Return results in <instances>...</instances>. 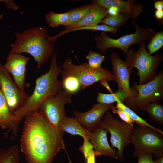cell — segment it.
<instances>
[{
  "label": "cell",
  "mask_w": 163,
  "mask_h": 163,
  "mask_svg": "<svg viewBox=\"0 0 163 163\" xmlns=\"http://www.w3.org/2000/svg\"><path fill=\"white\" fill-rule=\"evenodd\" d=\"M24 118L20 145L27 163H52L58 152L65 150L64 133L52 125L38 111Z\"/></svg>",
  "instance_id": "1"
},
{
  "label": "cell",
  "mask_w": 163,
  "mask_h": 163,
  "mask_svg": "<svg viewBox=\"0 0 163 163\" xmlns=\"http://www.w3.org/2000/svg\"><path fill=\"white\" fill-rule=\"evenodd\" d=\"M62 71V67L57 63V54L55 53L52 57L48 72L37 78L32 94L22 106L13 113L17 117L14 128L16 132L20 122L24 118L38 112L39 107L45 99L63 89L62 81L58 79Z\"/></svg>",
  "instance_id": "2"
},
{
  "label": "cell",
  "mask_w": 163,
  "mask_h": 163,
  "mask_svg": "<svg viewBox=\"0 0 163 163\" xmlns=\"http://www.w3.org/2000/svg\"><path fill=\"white\" fill-rule=\"evenodd\" d=\"M48 29L43 26L29 28L21 33L15 32V40L9 52L31 55L40 69L55 53L54 46L49 41Z\"/></svg>",
  "instance_id": "3"
},
{
  "label": "cell",
  "mask_w": 163,
  "mask_h": 163,
  "mask_svg": "<svg viewBox=\"0 0 163 163\" xmlns=\"http://www.w3.org/2000/svg\"><path fill=\"white\" fill-rule=\"evenodd\" d=\"M126 55L125 62L130 72L134 67L138 70L136 74L139 77V85L144 84L156 76V69L163 59L161 52L150 54L146 49L145 42L140 43L138 51L130 49Z\"/></svg>",
  "instance_id": "4"
},
{
  "label": "cell",
  "mask_w": 163,
  "mask_h": 163,
  "mask_svg": "<svg viewBox=\"0 0 163 163\" xmlns=\"http://www.w3.org/2000/svg\"><path fill=\"white\" fill-rule=\"evenodd\" d=\"M134 128L131 144L134 148L133 156L150 153L158 158L163 156V132L145 126L137 125Z\"/></svg>",
  "instance_id": "5"
},
{
  "label": "cell",
  "mask_w": 163,
  "mask_h": 163,
  "mask_svg": "<svg viewBox=\"0 0 163 163\" xmlns=\"http://www.w3.org/2000/svg\"><path fill=\"white\" fill-rule=\"evenodd\" d=\"M132 24L135 28V32L118 39L110 38L104 32L96 35L94 38L96 48L100 50L101 53H104L110 48H117L122 50L126 55L130 46L142 42L149 41L155 34L152 29L142 27L134 21H133Z\"/></svg>",
  "instance_id": "6"
},
{
  "label": "cell",
  "mask_w": 163,
  "mask_h": 163,
  "mask_svg": "<svg viewBox=\"0 0 163 163\" xmlns=\"http://www.w3.org/2000/svg\"><path fill=\"white\" fill-rule=\"evenodd\" d=\"M132 88L136 91L137 95L128 97L124 103L133 111L140 110L150 103L158 102L163 98V70L147 83L138 85L135 82Z\"/></svg>",
  "instance_id": "7"
},
{
  "label": "cell",
  "mask_w": 163,
  "mask_h": 163,
  "mask_svg": "<svg viewBox=\"0 0 163 163\" xmlns=\"http://www.w3.org/2000/svg\"><path fill=\"white\" fill-rule=\"evenodd\" d=\"M62 68L61 74L62 78L69 76L76 77L80 82L82 90L101 80H113L112 73L110 71L101 67L97 69H92L86 62L75 65L69 57L65 59Z\"/></svg>",
  "instance_id": "8"
},
{
  "label": "cell",
  "mask_w": 163,
  "mask_h": 163,
  "mask_svg": "<svg viewBox=\"0 0 163 163\" xmlns=\"http://www.w3.org/2000/svg\"><path fill=\"white\" fill-rule=\"evenodd\" d=\"M99 126L106 129L110 133L112 146L117 149V156L118 158L123 161L124 159L123 150L131 144V138L134 128L122 120L113 118L109 111L102 118Z\"/></svg>",
  "instance_id": "9"
},
{
  "label": "cell",
  "mask_w": 163,
  "mask_h": 163,
  "mask_svg": "<svg viewBox=\"0 0 163 163\" xmlns=\"http://www.w3.org/2000/svg\"><path fill=\"white\" fill-rule=\"evenodd\" d=\"M72 96L62 89L45 99L39 107L38 112L50 124L58 129L60 122L67 117L65 106L71 103Z\"/></svg>",
  "instance_id": "10"
},
{
  "label": "cell",
  "mask_w": 163,
  "mask_h": 163,
  "mask_svg": "<svg viewBox=\"0 0 163 163\" xmlns=\"http://www.w3.org/2000/svg\"><path fill=\"white\" fill-rule=\"evenodd\" d=\"M0 88L12 113L23 105L29 96L18 87L4 65L0 63Z\"/></svg>",
  "instance_id": "11"
},
{
  "label": "cell",
  "mask_w": 163,
  "mask_h": 163,
  "mask_svg": "<svg viewBox=\"0 0 163 163\" xmlns=\"http://www.w3.org/2000/svg\"><path fill=\"white\" fill-rule=\"evenodd\" d=\"M113 106V104L95 103L88 111L81 112L74 111L73 113L84 128L92 132L99 126L103 115Z\"/></svg>",
  "instance_id": "12"
},
{
  "label": "cell",
  "mask_w": 163,
  "mask_h": 163,
  "mask_svg": "<svg viewBox=\"0 0 163 163\" xmlns=\"http://www.w3.org/2000/svg\"><path fill=\"white\" fill-rule=\"evenodd\" d=\"M30 58L21 54L9 52L4 65L5 68L13 76L18 87L24 91L25 86L26 66Z\"/></svg>",
  "instance_id": "13"
},
{
  "label": "cell",
  "mask_w": 163,
  "mask_h": 163,
  "mask_svg": "<svg viewBox=\"0 0 163 163\" xmlns=\"http://www.w3.org/2000/svg\"><path fill=\"white\" fill-rule=\"evenodd\" d=\"M111 60L113 79L117 83L118 88H122L128 97L136 96V92L129 85L131 73L125 62L121 60L115 52L111 53Z\"/></svg>",
  "instance_id": "14"
},
{
  "label": "cell",
  "mask_w": 163,
  "mask_h": 163,
  "mask_svg": "<svg viewBox=\"0 0 163 163\" xmlns=\"http://www.w3.org/2000/svg\"><path fill=\"white\" fill-rule=\"evenodd\" d=\"M89 141L94 149L95 156H105L118 159L117 156V150L109 144L107 135L108 130L98 126L93 132H91Z\"/></svg>",
  "instance_id": "15"
},
{
  "label": "cell",
  "mask_w": 163,
  "mask_h": 163,
  "mask_svg": "<svg viewBox=\"0 0 163 163\" xmlns=\"http://www.w3.org/2000/svg\"><path fill=\"white\" fill-rule=\"evenodd\" d=\"M92 1L107 9L112 7H116L120 13L129 15L133 21H134L143 11V5L137 4L135 1L133 0H93Z\"/></svg>",
  "instance_id": "16"
},
{
  "label": "cell",
  "mask_w": 163,
  "mask_h": 163,
  "mask_svg": "<svg viewBox=\"0 0 163 163\" xmlns=\"http://www.w3.org/2000/svg\"><path fill=\"white\" fill-rule=\"evenodd\" d=\"M89 11L78 23L67 27H65L63 30L98 24L108 15L107 9L104 8L92 1Z\"/></svg>",
  "instance_id": "17"
},
{
  "label": "cell",
  "mask_w": 163,
  "mask_h": 163,
  "mask_svg": "<svg viewBox=\"0 0 163 163\" xmlns=\"http://www.w3.org/2000/svg\"><path fill=\"white\" fill-rule=\"evenodd\" d=\"M17 117L9 110L6 100L0 88V128L8 129L13 135Z\"/></svg>",
  "instance_id": "18"
},
{
  "label": "cell",
  "mask_w": 163,
  "mask_h": 163,
  "mask_svg": "<svg viewBox=\"0 0 163 163\" xmlns=\"http://www.w3.org/2000/svg\"><path fill=\"white\" fill-rule=\"evenodd\" d=\"M58 129L63 133L66 132L73 135L88 137L90 140L91 132L84 128L75 117H67L59 124Z\"/></svg>",
  "instance_id": "19"
},
{
  "label": "cell",
  "mask_w": 163,
  "mask_h": 163,
  "mask_svg": "<svg viewBox=\"0 0 163 163\" xmlns=\"http://www.w3.org/2000/svg\"><path fill=\"white\" fill-rule=\"evenodd\" d=\"M70 10L63 13H57L50 11L45 16V19L49 25L56 28L60 25L65 27L68 23L71 14Z\"/></svg>",
  "instance_id": "20"
},
{
  "label": "cell",
  "mask_w": 163,
  "mask_h": 163,
  "mask_svg": "<svg viewBox=\"0 0 163 163\" xmlns=\"http://www.w3.org/2000/svg\"><path fill=\"white\" fill-rule=\"evenodd\" d=\"M87 30L101 31L102 32H108L113 34L116 33L118 32V27H113L104 24L101 25L97 24L73 28L67 30H63L61 31L57 35L51 36L50 39L52 42H55L56 40L58 37L64 34L73 31Z\"/></svg>",
  "instance_id": "21"
},
{
  "label": "cell",
  "mask_w": 163,
  "mask_h": 163,
  "mask_svg": "<svg viewBox=\"0 0 163 163\" xmlns=\"http://www.w3.org/2000/svg\"><path fill=\"white\" fill-rule=\"evenodd\" d=\"M128 97L123 89L118 88L116 92L110 94L99 92L97 97L96 101L99 103L111 104L116 102L117 99H118L124 104L125 100Z\"/></svg>",
  "instance_id": "22"
},
{
  "label": "cell",
  "mask_w": 163,
  "mask_h": 163,
  "mask_svg": "<svg viewBox=\"0 0 163 163\" xmlns=\"http://www.w3.org/2000/svg\"><path fill=\"white\" fill-rule=\"evenodd\" d=\"M149 114L151 119L155 123L163 125V105L158 102L150 103L140 110Z\"/></svg>",
  "instance_id": "23"
},
{
  "label": "cell",
  "mask_w": 163,
  "mask_h": 163,
  "mask_svg": "<svg viewBox=\"0 0 163 163\" xmlns=\"http://www.w3.org/2000/svg\"><path fill=\"white\" fill-rule=\"evenodd\" d=\"M20 158L18 147L16 145L7 149H0V163H19Z\"/></svg>",
  "instance_id": "24"
},
{
  "label": "cell",
  "mask_w": 163,
  "mask_h": 163,
  "mask_svg": "<svg viewBox=\"0 0 163 163\" xmlns=\"http://www.w3.org/2000/svg\"><path fill=\"white\" fill-rule=\"evenodd\" d=\"M91 5L87 4L70 10L69 21L65 27L74 25L79 21L90 10Z\"/></svg>",
  "instance_id": "25"
},
{
  "label": "cell",
  "mask_w": 163,
  "mask_h": 163,
  "mask_svg": "<svg viewBox=\"0 0 163 163\" xmlns=\"http://www.w3.org/2000/svg\"><path fill=\"white\" fill-rule=\"evenodd\" d=\"M62 82L63 90L72 95L81 89L80 82L75 77L69 76L62 78Z\"/></svg>",
  "instance_id": "26"
},
{
  "label": "cell",
  "mask_w": 163,
  "mask_h": 163,
  "mask_svg": "<svg viewBox=\"0 0 163 163\" xmlns=\"http://www.w3.org/2000/svg\"><path fill=\"white\" fill-rule=\"evenodd\" d=\"M129 18L130 17L129 15L121 13L114 16L108 15L102 20L100 23L109 26L118 28L125 23Z\"/></svg>",
  "instance_id": "27"
},
{
  "label": "cell",
  "mask_w": 163,
  "mask_h": 163,
  "mask_svg": "<svg viewBox=\"0 0 163 163\" xmlns=\"http://www.w3.org/2000/svg\"><path fill=\"white\" fill-rule=\"evenodd\" d=\"M116 102V105L120 107L126 112L129 115L133 121L134 122H135L137 125L146 126L153 129H157L150 125L145 120L139 117L134 111L122 103L118 99H117Z\"/></svg>",
  "instance_id": "28"
},
{
  "label": "cell",
  "mask_w": 163,
  "mask_h": 163,
  "mask_svg": "<svg viewBox=\"0 0 163 163\" xmlns=\"http://www.w3.org/2000/svg\"><path fill=\"white\" fill-rule=\"evenodd\" d=\"M163 46V32L155 34L147 46L148 53L151 55L158 51Z\"/></svg>",
  "instance_id": "29"
},
{
  "label": "cell",
  "mask_w": 163,
  "mask_h": 163,
  "mask_svg": "<svg viewBox=\"0 0 163 163\" xmlns=\"http://www.w3.org/2000/svg\"><path fill=\"white\" fill-rule=\"evenodd\" d=\"M105 56L99 53L92 50L89 51L86 56V58L88 61V65L93 69H97L101 68V65L104 60Z\"/></svg>",
  "instance_id": "30"
},
{
  "label": "cell",
  "mask_w": 163,
  "mask_h": 163,
  "mask_svg": "<svg viewBox=\"0 0 163 163\" xmlns=\"http://www.w3.org/2000/svg\"><path fill=\"white\" fill-rule=\"evenodd\" d=\"M110 109L113 113L117 114L123 121L134 128L133 123L134 122L129 115L121 108L116 105L113 106Z\"/></svg>",
  "instance_id": "31"
},
{
  "label": "cell",
  "mask_w": 163,
  "mask_h": 163,
  "mask_svg": "<svg viewBox=\"0 0 163 163\" xmlns=\"http://www.w3.org/2000/svg\"><path fill=\"white\" fill-rule=\"evenodd\" d=\"M83 138V144L79 150L83 153L85 158L94 150L93 145L89 141L88 138L86 136H84Z\"/></svg>",
  "instance_id": "32"
},
{
  "label": "cell",
  "mask_w": 163,
  "mask_h": 163,
  "mask_svg": "<svg viewBox=\"0 0 163 163\" xmlns=\"http://www.w3.org/2000/svg\"><path fill=\"white\" fill-rule=\"evenodd\" d=\"M138 158L137 163H154L152 159V154L150 153H146L139 155L137 157Z\"/></svg>",
  "instance_id": "33"
},
{
  "label": "cell",
  "mask_w": 163,
  "mask_h": 163,
  "mask_svg": "<svg viewBox=\"0 0 163 163\" xmlns=\"http://www.w3.org/2000/svg\"><path fill=\"white\" fill-rule=\"evenodd\" d=\"M108 15L110 16H116L120 13L118 9L115 7H112L107 8Z\"/></svg>",
  "instance_id": "34"
},
{
  "label": "cell",
  "mask_w": 163,
  "mask_h": 163,
  "mask_svg": "<svg viewBox=\"0 0 163 163\" xmlns=\"http://www.w3.org/2000/svg\"><path fill=\"white\" fill-rule=\"evenodd\" d=\"M95 156L94 151L85 158L86 163H95Z\"/></svg>",
  "instance_id": "35"
},
{
  "label": "cell",
  "mask_w": 163,
  "mask_h": 163,
  "mask_svg": "<svg viewBox=\"0 0 163 163\" xmlns=\"http://www.w3.org/2000/svg\"><path fill=\"white\" fill-rule=\"evenodd\" d=\"M154 7L156 10H163V1L159 0L155 1L154 4Z\"/></svg>",
  "instance_id": "36"
},
{
  "label": "cell",
  "mask_w": 163,
  "mask_h": 163,
  "mask_svg": "<svg viewBox=\"0 0 163 163\" xmlns=\"http://www.w3.org/2000/svg\"><path fill=\"white\" fill-rule=\"evenodd\" d=\"M99 82L101 85L107 88L111 93H113L109 86L108 81L106 80H102L100 81Z\"/></svg>",
  "instance_id": "37"
},
{
  "label": "cell",
  "mask_w": 163,
  "mask_h": 163,
  "mask_svg": "<svg viewBox=\"0 0 163 163\" xmlns=\"http://www.w3.org/2000/svg\"><path fill=\"white\" fill-rule=\"evenodd\" d=\"M155 16L158 19H162L163 18V10H156L155 13Z\"/></svg>",
  "instance_id": "38"
},
{
  "label": "cell",
  "mask_w": 163,
  "mask_h": 163,
  "mask_svg": "<svg viewBox=\"0 0 163 163\" xmlns=\"http://www.w3.org/2000/svg\"><path fill=\"white\" fill-rule=\"evenodd\" d=\"M154 163H163V156L159 158L158 159L153 161Z\"/></svg>",
  "instance_id": "39"
},
{
  "label": "cell",
  "mask_w": 163,
  "mask_h": 163,
  "mask_svg": "<svg viewBox=\"0 0 163 163\" xmlns=\"http://www.w3.org/2000/svg\"><path fill=\"white\" fill-rule=\"evenodd\" d=\"M7 0H0V2H3L5 3L7 2Z\"/></svg>",
  "instance_id": "40"
},
{
  "label": "cell",
  "mask_w": 163,
  "mask_h": 163,
  "mask_svg": "<svg viewBox=\"0 0 163 163\" xmlns=\"http://www.w3.org/2000/svg\"><path fill=\"white\" fill-rule=\"evenodd\" d=\"M3 16V14H2L0 15V20L1 19Z\"/></svg>",
  "instance_id": "41"
}]
</instances>
